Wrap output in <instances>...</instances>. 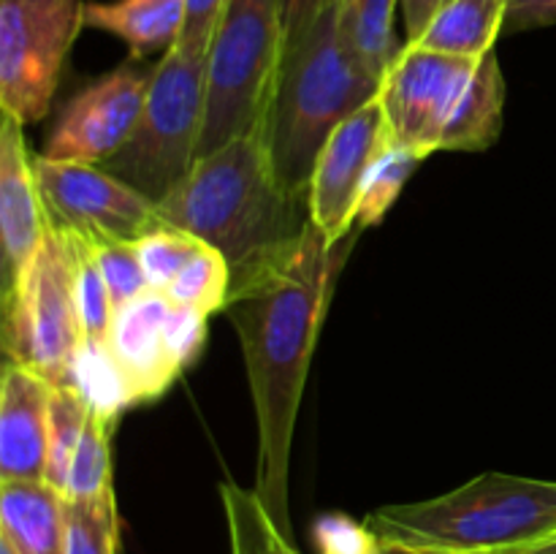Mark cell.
Returning a JSON list of instances; mask_svg holds the SVG:
<instances>
[{"label":"cell","instance_id":"33","mask_svg":"<svg viewBox=\"0 0 556 554\" xmlns=\"http://www.w3.org/2000/svg\"><path fill=\"white\" fill-rule=\"evenodd\" d=\"M337 3L340 0H286V49L302 41L309 27Z\"/></svg>","mask_w":556,"mask_h":554},{"label":"cell","instance_id":"32","mask_svg":"<svg viewBox=\"0 0 556 554\" xmlns=\"http://www.w3.org/2000/svg\"><path fill=\"white\" fill-rule=\"evenodd\" d=\"M556 25V0H508L503 36Z\"/></svg>","mask_w":556,"mask_h":554},{"label":"cell","instance_id":"4","mask_svg":"<svg viewBox=\"0 0 556 554\" xmlns=\"http://www.w3.org/2000/svg\"><path fill=\"white\" fill-rule=\"evenodd\" d=\"M378 92L380 81L353 58L340 30V9L331 5L302 41L286 49L266 114L271 161L288 190L307 196L320 147Z\"/></svg>","mask_w":556,"mask_h":554},{"label":"cell","instance_id":"8","mask_svg":"<svg viewBox=\"0 0 556 554\" xmlns=\"http://www.w3.org/2000/svg\"><path fill=\"white\" fill-rule=\"evenodd\" d=\"M87 0H0V112L36 125L52 106Z\"/></svg>","mask_w":556,"mask_h":554},{"label":"cell","instance_id":"31","mask_svg":"<svg viewBox=\"0 0 556 554\" xmlns=\"http://www.w3.org/2000/svg\"><path fill=\"white\" fill-rule=\"evenodd\" d=\"M226 5L228 0H188L185 3V25L177 43L210 52V43L215 38Z\"/></svg>","mask_w":556,"mask_h":554},{"label":"cell","instance_id":"7","mask_svg":"<svg viewBox=\"0 0 556 554\" xmlns=\"http://www.w3.org/2000/svg\"><path fill=\"white\" fill-rule=\"evenodd\" d=\"M81 342L68 259L52 226L36 259L3 291V351L52 386H68Z\"/></svg>","mask_w":556,"mask_h":554},{"label":"cell","instance_id":"34","mask_svg":"<svg viewBox=\"0 0 556 554\" xmlns=\"http://www.w3.org/2000/svg\"><path fill=\"white\" fill-rule=\"evenodd\" d=\"M445 0H402V14H405V43L416 41L427 30L429 20L438 14V9Z\"/></svg>","mask_w":556,"mask_h":554},{"label":"cell","instance_id":"30","mask_svg":"<svg viewBox=\"0 0 556 554\" xmlns=\"http://www.w3.org/2000/svg\"><path fill=\"white\" fill-rule=\"evenodd\" d=\"M318 554H380L378 541L367 521H353L342 514H324L313 527Z\"/></svg>","mask_w":556,"mask_h":554},{"label":"cell","instance_id":"20","mask_svg":"<svg viewBox=\"0 0 556 554\" xmlns=\"http://www.w3.org/2000/svg\"><path fill=\"white\" fill-rule=\"evenodd\" d=\"M402 0H340V30L353 58L372 79L383 81L405 49L396 41L394 14Z\"/></svg>","mask_w":556,"mask_h":554},{"label":"cell","instance_id":"28","mask_svg":"<svg viewBox=\"0 0 556 554\" xmlns=\"http://www.w3.org/2000/svg\"><path fill=\"white\" fill-rule=\"evenodd\" d=\"M201 239H195L193 234L179 231L172 226H155L152 231H147L144 237L136 239V253H139L141 269H144L147 286L152 291H163L172 286L174 277L182 272V266L199 253Z\"/></svg>","mask_w":556,"mask_h":554},{"label":"cell","instance_id":"3","mask_svg":"<svg viewBox=\"0 0 556 554\" xmlns=\"http://www.w3.org/2000/svg\"><path fill=\"white\" fill-rule=\"evenodd\" d=\"M367 527L410 554H525L556 538V481L489 470L438 498L383 505Z\"/></svg>","mask_w":556,"mask_h":554},{"label":"cell","instance_id":"26","mask_svg":"<svg viewBox=\"0 0 556 554\" xmlns=\"http://www.w3.org/2000/svg\"><path fill=\"white\" fill-rule=\"evenodd\" d=\"M424 158L416 155L407 147L391 141L386 147L383 155L372 163L367 179H364L362 196H358L356 206V234L364 228L378 226L386 217V212L396 204L402 188L407 185V179L416 174V168L421 166Z\"/></svg>","mask_w":556,"mask_h":554},{"label":"cell","instance_id":"19","mask_svg":"<svg viewBox=\"0 0 556 554\" xmlns=\"http://www.w3.org/2000/svg\"><path fill=\"white\" fill-rule=\"evenodd\" d=\"M508 0H445L416 38L418 47L454 58L483 60L503 36Z\"/></svg>","mask_w":556,"mask_h":554},{"label":"cell","instance_id":"2","mask_svg":"<svg viewBox=\"0 0 556 554\" xmlns=\"http://www.w3.org/2000/svg\"><path fill=\"white\" fill-rule=\"evenodd\" d=\"M155 212L163 226L220 250L233 277L296 242L313 223L307 196L288 190L277 174L266 123L201 155L155 201Z\"/></svg>","mask_w":556,"mask_h":554},{"label":"cell","instance_id":"11","mask_svg":"<svg viewBox=\"0 0 556 554\" xmlns=\"http://www.w3.org/2000/svg\"><path fill=\"white\" fill-rule=\"evenodd\" d=\"M394 141L378 98L342 119L315 158L307 185V210L313 226L340 244L356 237V206L369 168Z\"/></svg>","mask_w":556,"mask_h":554},{"label":"cell","instance_id":"5","mask_svg":"<svg viewBox=\"0 0 556 554\" xmlns=\"http://www.w3.org/2000/svg\"><path fill=\"white\" fill-rule=\"evenodd\" d=\"M286 52V0H228L206 54L199 158L258 128Z\"/></svg>","mask_w":556,"mask_h":554},{"label":"cell","instance_id":"23","mask_svg":"<svg viewBox=\"0 0 556 554\" xmlns=\"http://www.w3.org/2000/svg\"><path fill=\"white\" fill-rule=\"evenodd\" d=\"M233 275L231 264L220 250L201 244L199 253L182 266L172 286L166 288V297L179 307L199 310V313L212 315L217 310H226L228 297H231Z\"/></svg>","mask_w":556,"mask_h":554},{"label":"cell","instance_id":"35","mask_svg":"<svg viewBox=\"0 0 556 554\" xmlns=\"http://www.w3.org/2000/svg\"><path fill=\"white\" fill-rule=\"evenodd\" d=\"M525 554H556V538H552V541L538 543V546H532L530 552H525Z\"/></svg>","mask_w":556,"mask_h":554},{"label":"cell","instance_id":"29","mask_svg":"<svg viewBox=\"0 0 556 554\" xmlns=\"http://www.w3.org/2000/svg\"><path fill=\"white\" fill-rule=\"evenodd\" d=\"M90 242L92 250H96L98 266L103 272V280L109 286V293H112L114 310L150 291L139 253H136V242L106 237H90Z\"/></svg>","mask_w":556,"mask_h":554},{"label":"cell","instance_id":"37","mask_svg":"<svg viewBox=\"0 0 556 554\" xmlns=\"http://www.w3.org/2000/svg\"><path fill=\"white\" fill-rule=\"evenodd\" d=\"M0 554H14V552H11V549H9V546H5V543H3V541H0Z\"/></svg>","mask_w":556,"mask_h":554},{"label":"cell","instance_id":"24","mask_svg":"<svg viewBox=\"0 0 556 554\" xmlns=\"http://www.w3.org/2000/svg\"><path fill=\"white\" fill-rule=\"evenodd\" d=\"M63 554H119V514L112 492L65 498Z\"/></svg>","mask_w":556,"mask_h":554},{"label":"cell","instance_id":"36","mask_svg":"<svg viewBox=\"0 0 556 554\" xmlns=\"http://www.w3.org/2000/svg\"><path fill=\"white\" fill-rule=\"evenodd\" d=\"M380 554H410V552H405V549H394V546H383V552Z\"/></svg>","mask_w":556,"mask_h":554},{"label":"cell","instance_id":"22","mask_svg":"<svg viewBox=\"0 0 556 554\" xmlns=\"http://www.w3.org/2000/svg\"><path fill=\"white\" fill-rule=\"evenodd\" d=\"M220 498L231 536V554H302L293 543V532L269 514L255 489L223 481Z\"/></svg>","mask_w":556,"mask_h":554},{"label":"cell","instance_id":"18","mask_svg":"<svg viewBox=\"0 0 556 554\" xmlns=\"http://www.w3.org/2000/svg\"><path fill=\"white\" fill-rule=\"evenodd\" d=\"M505 117V76L497 54L478 60L465 92L440 136V152H483L500 139Z\"/></svg>","mask_w":556,"mask_h":554},{"label":"cell","instance_id":"25","mask_svg":"<svg viewBox=\"0 0 556 554\" xmlns=\"http://www.w3.org/2000/svg\"><path fill=\"white\" fill-rule=\"evenodd\" d=\"M92 407L76 386H52V416H49V451H47V473L43 481L52 483L65 498V483H68L71 462H74L76 445H79L85 424L90 418Z\"/></svg>","mask_w":556,"mask_h":554},{"label":"cell","instance_id":"17","mask_svg":"<svg viewBox=\"0 0 556 554\" xmlns=\"http://www.w3.org/2000/svg\"><path fill=\"white\" fill-rule=\"evenodd\" d=\"M188 0H87L85 27L112 33L128 47L130 60L168 52L179 41Z\"/></svg>","mask_w":556,"mask_h":554},{"label":"cell","instance_id":"27","mask_svg":"<svg viewBox=\"0 0 556 554\" xmlns=\"http://www.w3.org/2000/svg\"><path fill=\"white\" fill-rule=\"evenodd\" d=\"M112 418L90 411L74 462H71L65 498H98L112 492Z\"/></svg>","mask_w":556,"mask_h":554},{"label":"cell","instance_id":"1","mask_svg":"<svg viewBox=\"0 0 556 554\" xmlns=\"http://www.w3.org/2000/svg\"><path fill=\"white\" fill-rule=\"evenodd\" d=\"M353 239L331 244L309 223L296 242L233 277L226 302L253 396L258 432L255 492L288 532H293L288 476L299 405L331 291Z\"/></svg>","mask_w":556,"mask_h":554},{"label":"cell","instance_id":"12","mask_svg":"<svg viewBox=\"0 0 556 554\" xmlns=\"http://www.w3.org/2000/svg\"><path fill=\"white\" fill-rule=\"evenodd\" d=\"M152 68L125 63L76 92L60 112L41 155L71 163H106L139 125Z\"/></svg>","mask_w":556,"mask_h":554},{"label":"cell","instance_id":"15","mask_svg":"<svg viewBox=\"0 0 556 554\" xmlns=\"http://www.w3.org/2000/svg\"><path fill=\"white\" fill-rule=\"evenodd\" d=\"M52 383L5 358L0 380V478L41 481L47 473Z\"/></svg>","mask_w":556,"mask_h":554},{"label":"cell","instance_id":"13","mask_svg":"<svg viewBox=\"0 0 556 554\" xmlns=\"http://www.w3.org/2000/svg\"><path fill=\"white\" fill-rule=\"evenodd\" d=\"M172 307L174 302L166 293L150 288L114 310L106 348L128 391L130 405L157 400L182 375L185 367L168 337Z\"/></svg>","mask_w":556,"mask_h":554},{"label":"cell","instance_id":"14","mask_svg":"<svg viewBox=\"0 0 556 554\" xmlns=\"http://www.w3.org/2000/svg\"><path fill=\"white\" fill-rule=\"evenodd\" d=\"M36 158L25 141V125L0 123V237H3V291L27 269L52 231L47 201L36 177Z\"/></svg>","mask_w":556,"mask_h":554},{"label":"cell","instance_id":"9","mask_svg":"<svg viewBox=\"0 0 556 554\" xmlns=\"http://www.w3.org/2000/svg\"><path fill=\"white\" fill-rule=\"evenodd\" d=\"M476 65L478 60L405 43L378 92L396 144L421 158L440 152V136Z\"/></svg>","mask_w":556,"mask_h":554},{"label":"cell","instance_id":"10","mask_svg":"<svg viewBox=\"0 0 556 554\" xmlns=\"http://www.w3.org/2000/svg\"><path fill=\"white\" fill-rule=\"evenodd\" d=\"M33 163L54 226L128 242L161 226L155 201L103 166L52 161L43 155H36Z\"/></svg>","mask_w":556,"mask_h":554},{"label":"cell","instance_id":"6","mask_svg":"<svg viewBox=\"0 0 556 554\" xmlns=\"http://www.w3.org/2000/svg\"><path fill=\"white\" fill-rule=\"evenodd\" d=\"M206 54L185 43L163 52L152 65L150 92L134 136L117 155L101 163L152 201H161L199 161L206 114Z\"/></svg>","mask_w":556,"mask_h":554},{"label":"cell","instance_id":"16","mask_svg":"<svg viewBox=\"0 0 556 554\" xmlns=\"http://www.w3.org/2000/svg\"><path fill=\"white\" fill-rule=\"evenodd\" d=\"M0 541L14 554H63L65 498L49 481L0 478Z\"/></svg>","mask_w":556,"mask_h":554},{"label":"cell","instance_id":"21","mask_svg":"<svg viewBox=\"0 0 556 554\" xmlns=\"http://www.w3.org/2000/svg\"><path fill=\"white\" fill-rule=\"evenodd\" d=\"M54 228H58L65 259H68L71 286H74L81 337H85V342H106L114 318V302L112 293H109L106 280H103L101 266H98L90 237L68 226Z\"/></svg>","mask_w":556,"mask_h":554}]
</instances>
